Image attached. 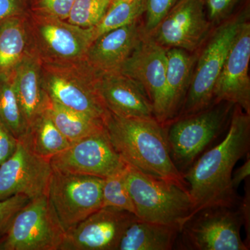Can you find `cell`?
<instances>
[{"label":"cell","instance_id":"obj_16","mask_svg":"<svg viewBox=\"0 0 250 250\" xmlns=\"http://www.w3.org/2000/svg\"><path fill=\"white\" fill-rule=\"evenodd\" d=\"M250 23L242 26L215 84L214 103L225 101L239 106L250 115Z\"/></svg>","mask_w":250,"mask_h":250},{"label":"cell","instance_id":"obj_10","mask_svg":"<svg viewBox=\"0 0 250 250\" xmlns=\"http://www.w3.org/2000/svg\"><path fill=\"white\" fill-rule=\"evenodd\" d=\"M104 179L52 170L47 196L65 231L103 207Z\"/></svg>","mask_w":250,"mask_h":250},{"label":"cell","instance_id":"obj_36","mask_svg":"<svg viewBox=\"0 0 250 250\" xmlns=\"http://www.w3.org/2000/svg\"><path fill=\"white\" fill-rule=\"evenodd\" d=\"M248 157H247L246 162L243 165L240 166L237 170L232 173L231 177V182L233 188L237 190L240 184L243 181L246 180L250 174V154H248Z\"/></svg>","mask_w":250,"mask_h":250},{"label":"cell","instance_id":"obj_34","mask_svg":"<svg viewBox=\"0 0 250 250\" xmlns=\"http://www.w3.org/2000/svg\"><path fill=\"white\" fill-rule=\"evenodd\" d=\"M29 11L28 0H0V22Z\"/></svg>","mask_w":250,"mask_h":250},{"label":"cell","instance_id":"obj_15","mask_svg":"<svg viewBox=\"0 0 250 250\" xmlns=\"http://www.w3.org/2000/svg\"><path fill=\"white\" fill-rule=\"evenodd\" d=\"M136 218L126 210L102 207L65 231L59 250H117L123 233Z\"/></svg>","mask_w":250,"mask_h":250},{"label":"cell","instance_id":"obj_17","mask_svg":"<svg viewBox=\"0 0 250 250\" xmlns=\"http://www.w3.org/2000/svg\"><path fill=\"white\" fill-rule=\"evenodd\" d=\"M97 91L105 107L123 118H154L152 103L142 86L120 72L98 73Z\"/></svg>","mask_w":250,"mask_h":250},{"label":"cell","instance_id":"obj_2","mask_svg":"<svg viewBox=\"0 0 250 250\" xmlns=\"http://www.w3.org/2000/svg\"><path fill=\"white\" fill-rule=\"evenodd\" d=\"M104 125L112 146L128 165L187 188L171 159L166 126L155 118H123L107 111Z\"/></svg>","mask_w":250,"mask_h":250},{"label":"cell","instance_id":"obj_3","mask_svg":"<svg viewBox=\"0 0 250 250\" xmlns=\"http://www.w3.org/2000/svg\"><path fill=\"white\" fill-rule=\"evenodd\" d=\"M250 15L248 2L210 31L197 52L190 86L176 118L197 113L214 103L213 92L217 81L233 41L243 24L249 21Z\"/></svg>","mask_w":250,"mask_h":250},{"label":"cell","instance_id":"obj_25","mask_svg":"<svg viewBox=\"0 0 250 250\" xmlns=\"http://www.w3.org/2000/svg\"><path fill=\"white\" fill-rule=\"evenodd\" d=\"M145 9L146 0H111L102 21L92 28L94 40L108 31L141 21Z\"/></svg>","mask_w":250,"mask_h":250},{"label":"cell","instance_id":"obj_4","mask_svg":"<svg viewBox=\"0 0 250 250\" xmlns=\"http://www.w3.org/2000/svg\"><path fill=\"white\" fill-rule=\"evenodd\" d=\"M125 180L140 220L181 229L190 218L192 205L187 187L148 175L128 164Z\"/></svg>","mask_w":250,"mask_h":250},{"label":"cell","instance_id":"obj_20","mask_svg":"<svg viewBox=\"0 0 250 250\" xmlns=\"http://www.w3.org/2000/svg\"><path fill=\"white\" fill-rule=\"evenodd\" d=\"M197 52L179 48L167 49L166 111L164 126L178 116L190 86Z\"/></svg>","mask_w":250,"mask_h":250},{"label":"cell","instance_id":"obj_7","mask_svg":"<svg viewBox=\"0 0 250 250\" xmlns=\"http://www.w3.org/2000/svg\"><path fill=\"white\" fill-rule=\"evenodd\" d=\"M26 23L31 52L42 62L84 60L94 41L92 28L77 27L59 18L28 11Z\"/></svg>","mask_w":250,"mask_h":250},{"label":"cell","instance_id":"obj_24","mask_svg":"<svg viewBox=\"0 0 250 250\" xmlns=\"http://www.w3.org/2000/svg\"><path fill=\"white\" fill-rule=\"evenodd\" d=\"M24 136L33 152L48 160L72 144L54 125L47 110L31 125Z\"/></svg>","mask_w":250,"mask_h":250},{"label":"cell","instance_id":"obj_30","mask_svg":"<svg viewBox=\"0 0 250 250\" xmlns=\"http://www.w3.org/2000/svg\"><path fill=\"white\" fill-rule=\"evenodd\" d=\"M76 0H28L29 11L67 21Z\"/></svg>","mask_w":250,"mask_h":250},{"label":"cell","instance_id":"obj_32","mask_svg":"<svg viewBox=\"0 0 250 250\" xmlns=\"http://www.w3.org/2000/svg\"><path fill=\"white\" fill-rule=\"evenodd\" d=\"M29 201L27 197L21 195L0 200V236L6 231L16 213Z\"/></svg>","mask_w":250,"mask_h":250},{"label":"cell","instance_id":"obj_18","mask_svg":"<svg viewBox=\"0 0 250 250\" xmlns=\"http://www.w3.org/2000/svg\"><path fill=\"white\" fill-rule=\"evenodd\" d=\"M140 21L98 36L90 44L84 60L98 73L118 72L142 39Z\"/></svg>","mask_w":250,"mask_h":250},{"label":"cell","instance_id":"obj_26","mask_svg":"<svg viewBox=\"0 0 250 250\" xmlns=\"http://www.w3.org/2000/svg\"><path fill=\"white\" fill-rule=\"evenodd\" d=\"M0 121L18 139L27 134V125L15 92L13 72L0 74Z\"/></svg>","mask_w":250,"mask_h":250},{"label":"cell","instance_id":"obj_31","mask_svg":"<svg viewBox=\"0 0 250 250\" xmlns=\"http://www.w3.org/2000/svg\"><path fill=\"white\" fill-rule=\"evenodd\" d=\"M179 0H146L143 29L150 35Z\"/></svg>","mask_w":250,"mask_h":250},{"label":"cell","instance_id":"obj_8","mask_svg":"<svg viewBox=\"0 0 250 250\" xmlns=\"http://www.w3.org/2000/svg\"><path fill=\"white\" fill-rule=\"evenodd\" d=\"M242 226L238 206L207 207L185 222L176 244L187 250H248L241 238Z\"/></svg>","mask_w":250,"mask_h":250},{"label":"cell","instance_id":"obj_5","mask_svg":"<svg viewBox=\"0 0 250 250\" xmlns=\"http://www.w3.org/2000/svg\"><path fill=\"white\" fill-rule=\"evenodd\" d=\"M235 104L214 103L208 107L179 117L166 125L171 159L184 174L229 125Z\"/></svg>","mask_w":250,"mask_h":250},{"label":"cell","instance_id":"obj_12","mask_svg":"<svg viewBox=\"0 0 250 250\" xmlns=\"http://www.w3.org/2000/svg\"><path fill=\"white\" fill-rule=\"evenodd\" d=\"M52 170L50 161L33 152L22 136L13 155L0 165V200L16 195L30 200L47 194Z\"/></svg>","mask_w":250,"mask_h":250},{"label":"cell","instance_id":"obj_21","mask_svg":"<svg viewBox=\"0 0 250 250\" xmlns=\"http://www.w3.org/2000/svg\"><path fill=\"white\" fill-rule=\"evenodd\" d=\"M181 229L136 218L123 233L117 250H171Z\"/></svg>","mask_w":250,"mask_h":250},{"label":"cell","instance_id":"obj_35","mask_svg":"<svg viewBox=\"0 0 250 250\" xmlns=\"http://www.w3.org/2000/svg\"><path fill=\"white\" fill-rule=\"evenodd\" d=\"M245 195L240 200V212L243 218V226L245 227L246 232V246L250 248V179H246V187H245Z\"/></svg>","mask_w":250,"mask_h":250},{"label":"cell","instance_id":"obj_23","mask_svg":"<svg viewBox=\"0 0 250 250\" xmlns=\"http://www.w3.org/2000/svg\"><path fill=\"white\" fill-rule=\"evenodd\" d=\"M47 112L56 126L71 143L104 128L103 120L74 111L51 99Z\"/></svg>","mask_w":250,"mask_h":250},{"label":"cell","instance_id":"obj_27","mask_svg":"<svg viewBox=\"0 0 250 250\" xmlns=\"http://www.w3.org/2000/svg\"><path fill=\"white\" fill-rule=\"evenodd\" d=\"M125 170L104 179L103 207H113L135 215L134 203L125 180Z\"/></svg>","mask_w":250,"mask_h":250},{"label":"cell","instance_id":"obj_22","mask_svg":"<svg viewBox=\"0 0 250 250\" xmlns=\"http://www.w3.org/2000/svg\"><path fill=\"white\" fill-rule=\"evenodd\" d=\"M26 14L0 22V74H10L30 53Z\"/></svg>","mask_w":250,"mask_h":250},{"label":"cell","instance_id":"obj_6","mask_svg":"<svg viewBox=\"0 0 250 250\" xmlns=\"http://www.w3.org/2000/svg\"><path fill=\"white\" fill-rule=\"evenodd\" d=\"M41 67L44 88L51 100L104 121L108 110L97 91L98 72L85 60L41 62Z\"/></svg>","mask_w":250,"mask_h":250},{"label":"cell","instance_id":"obj_1","mask_svg":"<svg viewBox=\"0 0 250 250\" xmlns=\"http://www.w3.org/2000/svg\"><path fill=\"white\" fill-rule=\"evenodd\" d=\"M250 146V115L235 105L223 141L202 153L183 174L192 202L190 217L207 207L239 205L231 177L238 161L249 153Z\"/></svg>","mask_w":250,"mask_h":250},{"label":"cell","instance_id":"obj_19","mask_svg":"<svg viewBox=\"0 0 250 250\" xmlns=\"http://www.w3.org/2000/svg\"><path fill=\"white\" fill-rule=\"evenodd\" d=\"M15 92L27 130L48 108L50 98L44 88L39 59L29 53L13 72Z\"/></svg>","mask_w":250,"mask_h":250},{"label":"cell","instance_id":"obj_28","mask_svg":"<svg viewBox=\"0 0 250 250\" xmlns=\"http://www.w3.org/2000/svg\"><path fill=\"white\" fill-rule=\"evenodd\" d=\"M111 1V0H76L67 21L84 29L95 27L106 14Z\"/></svg>","mask_w":250,"mask_h":250},{"label":"cell","instance_id":"obj_9","mask_svg":"<svg viewBox=\"0 0 250 250\" xmlns=\"http://www.w3.org/2000/svg\"><path fill=\"white\" fill-rule=\"evenodd\" d=\"M65 231L47 194L29 200L0 236V250H59Z\"/></svg>","mask_w":250,"mask_h":250},{"label":"cell","instance_id":"obj_13","mask_svg":"<svg viewBox=\"0 0 250 250\" xmlns=\"http://www.w3.org/2000/svg\"><path fill=\"white\" fill-rule=\"evenodd\" d=\"M166 69L167 49L145 32L118 71L143 87L152 103L154 118L163 125L165 123Z\"/></svg>","mask_w":250,"mask_h":250},{"label":"cell","instance_id":"obj_33","mask_svg":"<svg viewBox=\"0 0 250 250\" xmlns=\"http://www.w3.org/2000/svg\"><path fill=\"white\" fill-rule=\"evenodd\" d=\"M18 143L17 138L0 121V165L13 155Z\"/></svg>","mask_w":250,"mask_h":250},{"label":"cell","instance_id":"obj_14","mask_svg":"<svg viewBox=\"0 0 250 250\" xmlns=\"http://www.w3.org/2000/svg\"><path fill=\"white\" fill-rule=\"evenodd\" d=\"M213 29L202 0H179L150 35L166 49L195 53Z\"/></svg>","mask_w":250,"mask_h":250},{"label":"cell","instance_id":"obj_11","mask_svg":"<svg viewBox=\"0 0 250 250\" xmlns=\"http://www.w3.org/2000/svg\"><path fill=\"white\" fill-rule=\"evenodd\" d=\"M53 170L106 178L126 168L105 128L72 143L50 159Z\"/></svg>","mask_w":250,"mask_h":250},{"label":"cell","instance_id":"obj_29","mask_svg":"<svg viewBox=\"0 0 250 250\" xmlns=\"http://www.w3.org/2000/svg\"><path fill=\"white\" fill-rule=\"evenodd\" d=\"M207 18L214 28L229 19L249 0H202Z\"/></svg>","mask_w":250,"mask_h":250}]
</instances>
